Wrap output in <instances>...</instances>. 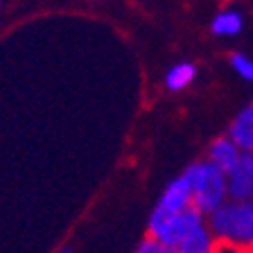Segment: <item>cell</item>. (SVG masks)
Returning a JSON list of instances; mask_svg holds the SVG:
<instances>
[{"mask_svg": "<svg viewBox=\"0 0 253 253\" xmlns=\"http://www.w3.org/2000/svg\"><path fill=\"white\" fill-rule=\"evenodd\" d=\"M244 27V18L240 11L235 9H226V11H219V14L212 18V34H217V37H235V34H240Z\"/></svg>", "mask_w": 253, "mask_h": 253, "instance_id": "obj_10", "label": "cell"}, {"mask_svg": "<svg viewBox=\"0 0 253 253\" xmlns=\"http://www.w3.org/2000/svg\"><path fill=\"white\" fill-rule=\"evenodd\" d=\"M133 253H176V249H169L165 247V244H161L158 240H154V237H145L140 244L136 247V251Z\"/></svg>", "mask_w": 253, "mask_h": 253, "instance_id": "obj_12", "label": "cell"}, {"mask_svg": "<svg viewBox=\"0 0 253 253\" xmlns=\"http://www.w3.org/2000/svg\"><path fill=\"white\" fill-rule=\"evenodd\" d=\"M212 253H253L249 249H242V247H235V244H228V242H217Z\"/></svg>", "mask_w": 253, "mask_h": 253, "instance_id": "obj_13", "label": "cell"}, {"mask_svg": "<svg viewBox=\"0 0 253 253\" xmlns=\"http://www.w3.org/2000/svg\"><path fill=\"white\" fill-rule=\"evenodd\" d=\"M197 77V66L190 61H179L165 73V88L169 93H181L185 90Z\"/></svg>", "mask_w": 253, "mask_h": 253, "instance_id": "obj_8", "label": "cell"}, {"mask_svg": "<svg viewBox=\"0 0 253 253\" xmlns=\"http://www.w3.org/2000/svg\"><path fill=\"white\" fill-rule=\"evenodd\" d=\"M242 154L244 152L237 147L231 138L224 136V138H217V140H212L211 149H208V161H211L215 168H219L224 174H228L237 165V161L242 158Z\"/></svg>", "mask_w": 253, "mask_h": 253, "instance_id": "obj_6", "label": "cell"}, {"mask_svg": "<svg viewBox=\"0 0 253 253\" xmlns=\"http://www.w3.org/2000/svg\"><path fill=\"white\" fill-rule=\"evenodd\" d=\"M57 253H73V249H68V247H63L61 251H57Z\"/></svg>", "mask_w": 253, "mask_h": 253, "instance_id": "obj_14", "label": "cell"}, {"mask_svg": "<svg viewBox=\"0 0 253 253\" xmlns=\"http://www.w3.org/2000/svg\"><path fill=\"white\" fill-rule=\"evenodd\" d=\"M228 199L253 201V152H244L237 165L226 174Z\"/></svg>", "mask_w": 253, "mask_h": 253, "instance_id": "obj_4", "label": "cell"}, {"mask_svg": "<svg viewBox=\"0 0 253 253\" xmlns=\"http://www.w3.org/2000/svg\"><path fill=\"white\" fill-rule=\"evenodd\" d=\"M231 66L242 79L253 82V59L251 57H247V54H242V52H235L231 57Z\"/></svg>", "mask_w": 253, "mask_h": 253, "instance_id": "obj_11", "label": "cell"}, {"mask_svg": "<svg viewBox=\"0 0 253 253\" xmlns=\"http://www.w3.org/2000/svg\"><path fill=\"white\" fill-rule=\"evenodd\" d=\"M228 138L242 152H253V106H247L235 116L231 129H228Z\"/></svg>", "mask_w": 253, "mask_h": 253, "instance_id": "obj_7", "label": "cell"}, {"mask_svg": "<svg viewBox=\"0 0 253 253\" xmlns=\"http://www.w3.org/2000/svg\"><path fill=\"white\" fill-rule=\"evenodd\" d=\"M215 244H217L215 235L211 233L208 224H204V226L195 228V231L185 237L183 242L179 244L176 253H212Z\"/></svg>", "mask_w": 253, "mask_h": 253, "instance_id": "obj_9", "label": "cell"}, {"mask_svg": "<svg viewBox=\"0 0 253 253\" xmlns=\"http://www.w3.org/2000/svg\"><path fill=\"white\" fill-rule=\"evenodd\" d=\"M183 174L188 176L190 185H192V206L204 217L212 215L219 206H224L228 201L226 174L219 168H215L211 161L192 163Z\"/></svg>", "mask_w": 253, "mask_h": 253, "instance_id": "obj_2", "label": "cell"}, {"mask_svg": "<svg viewBox=\"0 0 253 253\" xmlns=\"http://www.w3.org/2000/svg\"><path fill=\"white\" fill-rule=\"evenodd\" d=\"M206 224L217 242H228L253 251V201L228 199L206 217Z\"/></svg>", "mask_w": 253, "mask_h": 253, "instance_id": "obj_1", "label": "cell"}, {"mask_svg": "<svg viewBox=\"0 0 253 253\" xmlns=\"http://www.w3.org/2000/svg\"><path fill=\"white\" fill-rule=\"evenodd\" d=\"M206 224V217L197 211L195 206H190L185 211L181 212H158L154 211L152 217H149V224H147V231H149V237L158 240L161 244L169 249H179V244L183 242L185 237L195 228L204 226Z\"/></svg>", "mask_w": 253, "mask_h": 253, "instance_id": "obj_3", "label": "cell"}, {"mask_svg": "<svg viewBox=\"0 0 253 253\" xmlns=\"http://www.w3.org/2000/svg\"><path fill=\"white\" fill-rule=\"evenodd\" d=\"M251 106H253V104H251Z\"/></svg>", "mask_w": 253, "mask_h": 253, "instance_id": "obj_15", "label": "cell"}, {"mask_svg": "<svg viewBox=\"0 0 253 253\" xmlns=\"http://www.w3.org/2000/svg\"><path fill=\"white\" fill-rule=\"evenodd\" d=\"M190 206H192V185H190L188 176L181 174L179 179H174L172 183L163 190V195H161V199H158L154 211L174 215V212H181V211H185V208H190Z\"/></svg>", "mask_w": 253, "mask_h": 253, "instance_id": "obj_5", "label": "cell"}]
</instances>
